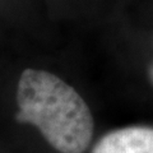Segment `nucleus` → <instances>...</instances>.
<instances>
[{"instance_id":"nucleus-1","label":"nucleus","mask_w":153,"mask_h":153,"mask_svg":"<svg viewBox=\"0 0 153 153\" xmlns=\"http://www.w3.org/2000/svg\"><path fill=\"white\" fill-rule=\"evenodd\" d=\"M19 123L35 125L60 153H83L93 135L87 102L70 84L45 70L26 69L17 88Z\"/></svg>"},{"instance_id":"nucleus-2","label":"nucleus","mask_w":153,"mask_h":153,"mask_svg":"<svg viewBox=\"0 0 153 153\" xmlns=\"http://www.w3.org/2000/svg\"><path fill=\"white\" fill-rule=\"evenodd\" d=\"M91 153H153V128L129 126L112 130L96 143Z\"/></svg>"},{"instance_id":"nucleus-3","label":"nucleus","mask_w":153,"mask_h":153,"mask_svg":"<svg viewBox=\"0 0 153 153\" xmlns=\"http://www.w3.org/2000/svg\"><path fill=\"white\" fill-rule=\"evenodd\" d=\"M148 76H149V80L153 85V63L149 65V69H148Z\"/></svg>"}]
</instances>
